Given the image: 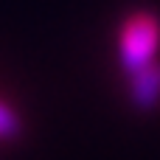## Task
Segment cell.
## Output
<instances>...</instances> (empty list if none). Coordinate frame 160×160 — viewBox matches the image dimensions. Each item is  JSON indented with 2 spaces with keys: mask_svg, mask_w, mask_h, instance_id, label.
Returning <instances> with one entry per match:
<instances>
[{
  "mask_svg": "<svg viewBox=\"0 0 160 160\" xmlns=\"http://www.w3.org/2000/svg\"><path fill=\"white\" fill-rule=\"evenodd\" d=\"M160 42V25L152 14H135L121 31V65L129 76L155 62Z\"/></svg>",
  "mask_w": 160,
  "mask_h": 160,
  "instance_id": "cell-1",
  "label": "cell"
},
{
  "mask_svg": "<svg viewBox=\"0 0 160 160\" xmlns=\"http://www.w3.org/2000/svg\"><path fill=\"white\" fill-rule=\"evenodd\" d=\"M129 98L138 110H155L160 104V65L158 62H152L149 68H143L132 76Z\"/></svg>",
  "mask_w": 160,
  "mask_h": 160,
  "instance_id": "cell-2",
  "label": "cell"
},
{
  "mask_svg": "<svg viewBox=\"0 0 160 160\" xmlns=\"http://www.w3.org/2000/svg\"><path fill=\"white\" fill-rule=\"evenodd\" d=\"M22 132V124H20V118L6 107V104H0V141H8V138H17Z\"/></svg>",
  "mask_w": 160,
  "mask_h": 160,
  "instance_id": "cell-3",
  "label": "cell"
}]
</instances>
